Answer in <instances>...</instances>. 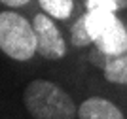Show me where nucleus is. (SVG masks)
<instances>
[{"label": "nucleus", "mask_w": 127, "mask_h": 119, "mask_svg": "<svg viewBox=\"0 0 127 119\" xmlns=\"http://www.w3.org/2000/svg\"><path fill=\"white\" fill-rule=\"evenodd\" d=\"M23 74L13 89V106L27 119H78L74 78L48 68Z\"/></svg>", "instance_id": "nucleus-1"}, {"label": "nucleus", "mask_w": 127, "mask_h": 119, "mask_svg": "<svg viewBox=\"0 0 127 119\" xmlns=\"http://www.w3.org/2000/svg\"><path fill=\"white\" fill-rule=\"evenodd\" d=\"M123 98H125V102H127V96H123Z\"/></svg>", "instance_id": "nucleus-11"}, {"label": "nucleus", "mask_w": 127, "mask_h": 119, "mask_svg": "<svg viewBox=\"0 0 127 119\" xmlns=\"http://www.w3.org/2000/svg\"><path fill=\"white\" fill-rule=\"evenodd\" d=\"M29 15L32 19L34 32H36L40 68H48L53 72H61L64 76L76 78L80 70V61L70 46L66 26L51 19L36 6L29 11Z\"/></svg>", "instance_id": "nucleus-2"}, {"label": "nucleus", "mask_w": 127, "mask_h": 119, "mask_svg": "<svg viewBox=\"0 0 127 119\" xmlns=\"http://www.w3.org/2000/svg\"><path fill=\"white\" fill-rule=\"evenodd\" d=\"M0 119H27V117L17 108H10V110H6V114L0 115Z\"/></svg>", "instance_id": "nucleus-9"}, {"label": "nucleus", "mask_w": 127, "mask_h": 119, "mask_svg": "<svg viewBox=\"0 0 127 119\" xmlns=\"http://www.w3.org/2000/svg\"><path fill=\"white\" fill-rule=\"evenodd\" d=\"M0 57L21 72L40 68L36 32L29 11L0 8Z\"/></svg>", "instance_id": "nucleus-3"}, {"label": "nucleus", "mask_w": 127, "mask_h": 119, "mask_svg": "<svg viewBox=\"0 0 127 119\" xmlns=\"http://www.w3.org/2000/svg\"><path fill=\"white\" fill-rule=\"evenodd\" d=\"M85 6H108L125 15V0H85Z\"/></svg>", "instance_id": "nucleus-8"}, {"label": "nucleus", "mask_w": 127, "mask_h": 119, "mask_svg": "<svg viewBox=\"0 0 127 119\" xmlns=\"http://www.w3.org/2000/svg\"><path fill=\"white\" fill-rule=\"evenodd\" d=\"M78 95V119H127V102L122 95L85 76L74 78Z\"/></svg>", "instance_id": "nucleus-4"}, {"label": "nucleus", "mask_w": 127, "mask_h": 119, "mask_svg": "<svg viewBox=\"0 0 127 119\" xmlns=\"http://www.w3.org/2000/svg\"><path fill=\"white\" fill-rule=\"evenodd\" d=\"M125 17H127V0H125Z\"/></svg>", "instance_id": "nucleus-10"}, {"label": "nucleus", "mask_w": 127, "mask_h": 119, "mask_svg": "<svg viewBox=\"0 0 127 119\" xmlns=\"http://www.w3.org/2000/svg\"><path fill=\"white\" fill-rule=\"evenodd\" d=\"M34 6H36V0H0V8H6V10L31 11Z\"/></svg>", "instance_id": "nucleus-7"}, {"label": "nucleus", "mask_w": 127, "mask_h": 119, "mask_svg": "<svg viewBox=\"0 0 127 119\" xmlns=\"http://www.w3.org/2000/svg\"><path fill=\"white\" fill-rule=\"evenodd\" d=\"M76 76H85L102 87L127 96V51L114 57H101L91 53Z\"/></svg>", "instance_id": "nucleus-5"}, {"label": "nucleus", "mask_w": 127, "mask_h": 119, "mask_svg": "<svg viewBox=\"0 0 127 119\" xmlns=\"http://www.w3.org/2000/svg\"><path fill=\"white\" fill-rule=\"evenodd\" d=\"M36 8L61 25L68 26L85 10V0H36Z\"/></svg>", "instance_id": "nucleus-6"}]
</instances>
